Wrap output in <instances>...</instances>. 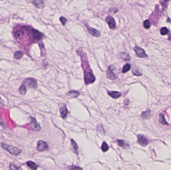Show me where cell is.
<instances>
[{"label": "cell", "mask_w": 171, "mask_h": 170, "mask_svg": "<svg viewBox=\"0 0 171 170\" xmlns=\"http://www.w3.org/2000/svg\"><path fill=\"white\" fill-rule=\"evenodd\" d=\"M130 69H131L130 64L127 63L124 66V67L123 68L122 73H126L128 72L129 70H130Z\"/></svg>", "instance_id": "25"}, {"label": "cell", "mask_w": 171, "mask_h": 170, "mask_svg": "<svg viewBox=\"0 0 171 170\" xmlns=\"http://www.w3.org/2000/svg\"><path fill=\"white\" fill-rule=\"evenodd\" d=\"M120 58L124 61H129L131 60V57L129 53L127 52H122L120 53Z\"/></svg>", "instance_id": "18"}, {"label": "cell", "mask_w": 171, "mask_h": 170, "mask_svg": "<svg viewBox=\"0 0 171 170\" xmlns=\"http://www.w3.org/2000/svg\"><path fill=\"white\" fill-rule=\"evenodd\" d=\"M31 121L30 123L28 124V127L29 129L32 130L34 131H39L41 129L40 125L36 120V119L35 117H30Z\"/></svg>", "instance_id": "2"}, {"label": "cell", "mask_w": 171, "mask_h": 170, "mask_svg": "<svg viewBox=\"0 0 171 170\" xmlns=\"http://www.w3.org/2000/svg\"><path fill=\"white\" fill-rule=\"evenodd\" d=\"M109 149V147L106 142H104L101 147V149L103 152L107 151Z\"/></svg>", "instance_id": "28"}, {"label": "cell", "mask_w": 171, "mask_h": 170, "mask_svg": "<svg viewBox=\"0 0 171 170\" xmlns=\"http://www.w3.org/2000/svg\"><path fill=\"white\" fill-rule=\"evenodd\" d=\"M33 3L35 5V6L39 9H42L45 7V4L42 1L36 0L33 2Z\"/></svg>", "instance_id": "16"}, {"label": "cell", "mask_w": 171, "mask_h": 170, "mask_svg": "<svg viewBox=\"0 0 171 170\" xmlns=\"http://www.w3.org/2000/svg\"><path fill=\"white\" fill-rule=\"evenodd\" d=\"M108 93L111 97L115 99H117L121 97L122 95L121 92L118 91H108Z\"/></svg>", "instance_id": "15"}, {"label": "cell", "mask_w": 171, "mask_h": 170, "mask_svg": "<svg viewBox=\"0 0 171 170\" xmlns=\"http://www.w3.org/2000/svg\"><path fill=\"white\" fill-rule=\"evenodd\" d=\"M136 54L140 58H147L148 55L145 52V51L139 47H136L134 49Z\"/></svg>", "instance_id": "10"}, {"label": "cell", "mask_w": 171, "mask_h": 170, "mask_svg": "<svg viewBox=\"0 0 171 170\" xmlns=\"http://www.w3.org/2000/svg\"><path fill=\"white\" fill-rule=\"evenodd\" d=\"M168 40L171 42V34L170 33H169V37H168Z\"/></svg>", "instance_id": "34"}, {"label": "cell", "mask_w": 171, "mask_h": 170, "mask_svg": "<svg viewBox=\"0 0 171 170\" xmlns=\"http://www.w3.org/2000/svg\"><path fill=\"white\" fill-rule=\"evenodd\" d=\"M60 21H61V22L62 23V24H63V25H65V24L67 23V21H68L67 19L66 18L64 17H61L60 18Z\"/></svg>", "instance_id": "32"}, {"label": "cell", "mask_w": 171, "mask_h": 170, "mask_svg": "<svg viewBox=\"0 0 171 170\" xmlns=\"http://www.w3.org/2000/svg\"><path fill=\"white\" fill-rule=\"evenodd\" d=\"M160 32H161V34L162 35L165 36V35H166L168 34L169 30L166 27H163L161 29Z\"/></svg>", "instance_id": "29"}, {"label": "cell", "mask_w": 171, "mask_h": 170, "mask_svg": "<svg viewBox=\"0 0 171 170\" xmlns=\"http://www.w3.org/2000/svg\"><path fill=\"white\" fill-rule=\"evenodd\" d=\"M85 26L87 27V29L88 31V32L91 34L92 35V36H94V37H100L101 36V34L100 33L97 31V30L94 29V28H92L91 27H90V26L88 25L87 24H85Z\"/></svg>", "instance_id": "12"}, {"label": "cell", "mask_w": 171, "mask_h": 170, "mask_svg": "<svg viewBox=\"0 0 171 170\" xmlns=\"http://www.w3.org/2000/svg\"><path fill=\"white\" fill-rule=\"evenodd\" d=\"M26 164L28 167L33 170H37L38 168V165L37 164L32 161H29L26 162Z\"/></svg>", "instance_id": "14"}, {"label": "cell", "mask_w": 171, "mask_h": 170, "mask_svg": "<svg viewBox=\"0 0 171 170\" xmlns=\"http://www.w3.org/2000/svg\"><path fill=\"white\" fill-rule=\"evenodd\" d=\"M24 32L22 30H17L15 32L14 34L15 37L17 40L22 39L24 37Z\"/></svg>", "instance_id": "13"}, {"label": "cell", "mask_w": 171, "mask_h": 170, "mask_svg": "<svg viewBox=\"0 0 171 170\" xmlns=\"http://www.w3.org/2000/svg\"><path fill=\"white\" fill-rule=\"evenodd\" d=\"M1 145L2 148L7 150L9 153H10L11 154L13 155L18 156L22 152V150L17 148V147L7 144L4 143H1Z\"/></svg>", "instance_id": "1"}, {"label": "cell", "mask_w": 171, "mask_h": 170, "mask_svg": "<svg viewBox=\"0 0 171 170\" xmlns=\"http://www.w3.org/2000/svg\"><path fill=\"white\" fill-rule=\"evenodd\" d=\"M23 52L21 51H17L14 53V58L16 60H20L21 59L23 56Z\"/></svg>", "instance_id": "22"}, {"label": "cell", "mask_w": 171, "mask_h": 170, "mask_svg": "<svg viewBox=\"0 0 171 170\" xmlns=\"http://www.w3.org/2000/svg\"><path fill=\"white\" fill-rule=\"evenodd\" d=\"M29 32L31 33V35L32 38L36 40H39L42 38V34L40 33L38 31L33 29H29Z\"/></svg>", "instance_id": "6"}, {"label": "cell", "mask_w": 171, "mask_h": 170, "mask_svg": "<svg viewBox=\"0 0 171 170\" xmlns=\"http://www.w3.org/2000/svg\"><path fill=\"white\" fill-rule=\"evenodd\" d=\"M0 104H3V102L1 97H0Z\"/></svg>", "instance_id": "35"}, {"label": "cell", "mask_w": 171, "mask_h": 170, "mask_svg": "<svg viewBox=\"0 0 171 170\" xmlns=\"http://www.w3.org/2000/svg\"><path fill=\"white\" fill-rule=\"evenodd\" d=\"M9 168L10 170H23L21 167H18L14 164H11L10 165Z\"/></svg>", "instance_id": "27"}, {"label": "cell", "mask_w": 171, "mask_h": 170, "mask_svg": "<svg viewBox=\"0 0 171 170\" xmlns=\"http://www.w3.org/2000/svg\"><path fill=\"white\" fill-rule=\"evenodd\" d=\"M0 125H1V126L4 128V129H5L6 128V124L4 123V122L1 119V118H0Z\"/></svg>", "instance_id": "33"}, {"label": "cell", "mask_w": 171, "mask_h": 170, "mask_svg": "<svg viewBox=\"0 0 171 170\" xmlns=\"http://www.w3.org/2000/svg\"><path fill=\"white\" fill-rule=\"evenodd\" d=\"M117 70L116 67L113 65H110L108 68V69L107 72V77L111 80H114L117 78V75L115 73V72Z\"/></svg>", "instance_id": "3"}, {"label": "cell", "mask_w": 171, "mask_h": 170, "mask_svg": "<svg viewBox=\"0 0 171 170\" xmlns=\"http://www.w3.org/2000/svg\"><path fill=\"white\" fill-rule=\"evenodd\" d=\"M144 26L145 27V28H146V29H149L151 26V23L149 20H146L144 21Z\"/></svg>", "instance_id": "30"}, {"label": "cell", "mask_w": 171, "mask_h": 170, "mask_svg": "<svg viewBox=\"0 0 171 170\" xmlns=\"http://www.w3.org/2000/svg\"><path fill=\"white\" fill-rule=\"evenodd\" d=\"M23 84L27 86L29 88H33V89H36L38 86L36 79L33 78H30L26 79L25 80Z\"/></svg>", "instance_id": "5"}, {"label": "cell", "mask_w": 171, "mask_h": 170, "mask_svg": "<svg viewBox=\"0 0 171 170\" xmlns=\"http://www.w3.org/2000/svg\"><path fill=\"white\" fill-rule=\"evenodd\" d=\"M60 113H61L62 117L63 119H65L67 116L68 111L66 107V105L64 103H60Z\"/></svg>", "instance_id": "11"}, {"label": "cell", "mask_w": 171, "mask_h": 170, "mask_svg": "<svg viewBox=\"0 0 171 170\" xmlns=\"http://www.w3.org/2000/svg\"><path fill=\"white\" fill-rule=\"evenodd\" d=\"M150 112H151V111L150 110H147L146 111H144L142 113L141 115V117H142L143 119H149L151 116Z\"/></svg>", "instance_id": "20"}, {"label": "cell", "mask_w": 171, "mask_h": 170, "mask_svg": "<svg viewBox=\"0 0 171 170\" xmlns=\"http://www.w3.org/2000/svg\"><path fill=\"white\" fill-rule=\"evenodd\" d=\"M19 91H20V94L22 95H25L26 93L27 89H26V85H25L24 84H23L21 85L19 88Z\"/></svg>", "instance_id": "24"}, {"label": "cell", "mask_w": 171, "mask_h": 170, "mask_svg": "<svg viewBox=\"0 0 171 170\" xmlns=\"http://www.w3.org/2000/svg\"><path fill=\"white\" fill-rule=\"evenodd\" d=\"M80 94V93L78 91H70L68 93V95L70 98H75L78 97Z\"/></svg>", "instance_id": "21"}, {"label": "cell", "mask_w": 171, "mask_h": 170, "mask_svg": "<svg viewBox=\"0 0 171 170\" xmlns=\"http://www.w3.org/2000/svg\"><path fill=\"white\" fill-rule=\"evenodd\" d=\"M117 142L118 144L124 149H127L129 148V144L122 140H118Z\"/></svg>", "instance_id": "17"}, {"label": "cell", "mask_w": 171, "mask_h": 170, "mask_svg": "<svg viewBox=\"0 0 171 170\" xmlns=\"http://www.w3.org/2000/svg\"><path fill=\"white\" fill-rule=\"evenodd\" d=\"M106 21L108 23L110 29L112 30L116 29V22L114 18L109 16L107 17V18H106Z\"/></svg>", "instance_id": "8"}, {"label": "cell", "mask_w": 171, "mask_h": 170, "mask_svg": "<svg viewBox=\"0 0 171 170\" xmlns=\"http://www.w3.org/2000/svg\"><path fill=\"white\" fill-rule=\"evenodd\" d=\"M138 142L142 146H146L149 143V141L147 138L142 135H138Z\"/></svg>", "instance_id": "9"}, {"label": "cell", "mask_w": 171, "mask_h": 170, "mask_svg": "<svg viewBox=\"0 0 171 170\" xmlns=\"http://www.w3.org/2000/svg\"><path fill=\"white\" fill-rule=\"evenodd\" d=\"M48 149V145L47 142L43 141L40 140L38 141L37 144V150L40 152L44 151Z\"/></svg>", "instance_id": "7"}, {"label": "cell", "mask_w": 171, "mask_h": 170, "mask_svg": "<svg viewBox=\"0 0 171 170\" xmlns=\"http://www.w3.org/2000/svg\"><path fill=\"white\" fill-rule=\"evenodd\" d=\"M71 145L73 151L76 154H78V147L77 143L73 139L71 140Z\"/></svg>", "instance_id": "19"}, {"label": "cell", "mask_w": 171, "mask_h": 170, "mask_svg": "<svg viewBox=\"0 0 171 170\" xmlns=\"http://www.w3.org/2000/svg\"><path fill=\"white\" fill-rule=\"evenodd\" d=\"M84 79L86 84L93 83L96 79L94 74L91 72H85L84 73Z\"/></svg>", "instance_id": "4"}, {"label": "cell", "mask_w": 171, "mask_h": 170, "mask_svg": "<svg viewBox=\"0 0 171 170\" xmlns=\"http://www.w3.org/2000/svg\"><path fill=\"white\" fill-rule=\"evenodd\" d=\"M68 169L69 170H83V169L80 167L73 165L68 167Z\"/></svg>", "instance_id": "31"}, {"label": "cell", "mask_w": 171, "mask_h": 170, "mask_svg": "<svg viewBox=\"0 0 171 170\" xmlns=\"http://www.w3.org/2000/svg\"><path fill=\"white\" fill-rule=\"evenodd\" d=\"M132 73L134 74L135 75H136V76H140L142 74V73H141V72L140 71V70L137 67H134L133 68Z\"/></svg>", "instance_id": "26"}, {"label": "cell", "mask_w": 171, "mask_h": 170, "mask_svg": "<svg viewBox=\"0 0 171 170\" xmlns=\"http://www.w3.org/2000/svg\"><path fill=\"white\" fill-rule=\"evenodd\" d=\"M159 121H160V122L161 124H162L163 125H168V123L166 121L164 115L162 114H161L160 115V116H159Z\"/></svg>", "instance_id": "23"}]
</instances>
